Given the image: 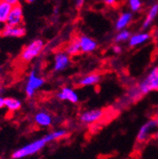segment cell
<instances>
[{"label": "cell", "instance_id": "1", "mask_svg": "<svg viewBox=\"0 0 158 159\" xmlns=\"http://www.w3.org/2000/svg\"><path fill=\"white\" fill-rule=\"evenodd\" d=\"M49 142L47 141V137L44 135L43 137L37 138L33 141L29 142L28 144L16 149L11 153L12 159H23L28 156L34 155L38 152H40Z\"/></svg>", "mask_w": 158, "mask_h": 159}, {"label": "cell", "instance_id": "2", "mask_svg": "<svg viewBox=\"0 0 158 159\" xmlns=\"http://www.w3.org/2000/svg\"><path fill=\"white\" fill-rule=\"evenodd\" d=\"M45 42L43 39L37 38L29 43L20 53V61L25 64H29L37 57H39L45 49Z\"/></svg>", "mask_w": 158, "mask_h": 159}, {"label": "cell", "instance_id": "3", "mask_svg": "<svg viewBox=\"0 0 158 159\" xmlns=\"http://www.w3.org/2000/svg\"><path fill=\"white\" fill-rule=\"evenodd\" d=\"M46 84V80L40 75L37 69H31L28 75L26 84H25V94L29 98H32L36 92L41 89Z\"/></svg>", "mask_w": 158, "mask_h": 159}, {"label": "cell", "instance_id": "4", "mask_svg": "<svg viewBox=\"0 0 158 159\" xmlns=\"http://www.w3.org/2000/svg\"><path fill=\"white\" fill-rule=\"evenodd\" d=\"M136 86L142 96H146L153 91H158V66L151 68Z\"/></svg>", "mask_w": 158, "mask_h": 159}, {"label": "cell", "instance_id": "5", "mask_svg": "<svg viewBox=\"0 0 158 159\" xmlns=\"http://www.w3.org/2000/svg\"><path fill=\"white\" fill-rule=\"evenodd\" d=\"M158 131V124L154 117L150 118L138 130L136 134V141L137 143H145L149 139L155 135L156 132Z\"/></svg>", "mask_w": 158, "mask_h": 159}, {"label": "cell", "instance_id": "6", "mask_svg": "<svg viewBox=\"0 0 158 159\" xmlns=\"http://www.w3.org/2000/svg\"><path fill=\"white\" fill-rule=\"evenodd\" d=\"M104 116V111L98 108L88 109L81 113L79 116V120L84 125H92L100 120H102Z\"/></svg>", "mask_w": 158, "mask_h": 159}, {"label": "cell", "instance_id": "7", "mask_svg": "<svg viewBox=\"0 0 158 159\" xmlns=\"http://www.w3.org/2000/svg\"><path fill=\"white\" fill-rule=\"evenodd\" d=\"M71 65V57L65 51L59 50L54 54L53 57V71L63 72L66 70Z\"/></svg>", "mask_w": 158, "mask_h": 159}, {"label": "cell", "instance_id": "8", "mask_svg": "<svg viewBox=\"0 0 158 159\" xmlns=\"http://www.w3.org/2000/svg\"><path fill=\"white\" fill-rule=\"evenodd\" d=\"M56 98L59 101L62 102H69L70 103H78L80 102V96L78 92L72 88L71 86H63L59 92L56 94Z\"/></svg>", "mask_w": 158, "mask_h": 159}, {"label": "cell", "instance_id": "9", "mask_svg": "<svg viewBox=\"0 0 158 159\" xmlns=\"http://www.w3.org/2000/svg\"><path fill=\"white\" fill-rule=\"evenodd\" d=\"M26 28L24 26H2L0 29V35L5 38H21L26 35Z\"/></svg>", "mask_w": 158, "mask_h": 159}, {"label": "cell", "instance_id": "10", "mask_svg": "<svg viewBox=\"0 0 158 159\" xmlns=\"http://www.w3.org/2000/svg\"><path fill=\"white\" fill-rule=\"evenodd\" d=\"M34 123L40 128H49L53 124V116L47 110H39L33 116Z\"/></svg>", "mask_w": 158, "mask_h": 159}, {"label": "cell", "instance_id": "11", "mask_svg": "<svg viewBox=\"0 0 158 159\" xmlns=\"http://www.w3.org/2000/svg\"><path fill=\"white\" fill-rule=\"evenodd\" d=\"M77 39L79 41V44H80L82 53H92V52L96 51L98 48L97 42L95 39H93L92 37H90L88 35L82 34Z\"/></svg>", "mask_w": 158, "mask_h": 159}, {"label": "cell", "instance_id": "12", "mask_svg": "<svg viewBox=\"0 0 158 159\" xmlns=\"http://www.w3.org/2000/svg\"><path fill=\"white\" fill-rule=\"evenodd\" d=\"M24 21V11L22 5L14 6L11 8V12L9 14L6 25L8 26H23Z\"/></svg>", "mask_w": 158, "mask_h": 159}, {"label": "cell", "instance_id": "13", "mask_svg": "<svg viewBox=\"0 0 158 159\" xmlns=\"http://www.w3.org/2000/svg\"><path fill=\"white\" fill-rule=\"evenodd\" d=\"M151 38V34L148 31L134 33V34H132V36L130 37L128 41V45L130 48H136L138 46L147 43Z\"/></svg>", "mask_w": 158, "mask_h": 159}, {"label": "cell", "instance_id": "14", "mask_svg": "<svg viewBox=\"0 0 158 159\" xmlns=\"http://www.w3.org/2000/svg\"><path fill=\"white\" fill-rule=\"evenodd\" d=\"M133 12H131V11H124V12L120 13L115 22V29L117 31L126 30V28L133 21Z\"/></svg>", "mask_w": 158, "mask_h": 159}, {"label": "cell", "instance_id": "15", "mask_svg": "<svg viewBox=\"0 0 158 159\" xmlns=\"http://www.w3.org/2000/svg\"><path fill=\"white\" fill-rule=\"evenodd\" d=\"M102 80V75L98 73H90L83 76L78 81V85L81 87H89L97 84Z\"/></svg>", "mask_w": 158, "mask_h": 159}, {"label": "cell", "instance_id": "16", "mask_svg": "<svg viewBox=\"0 0 158 159\" xmlns=\"http://www.w3.org/2000/svg\"><path fill=\"white\" fill-rule=\"evenodd\" d=\"M157 15H158V3H154L149 9L147 15L142 23V30H144V31H146L151 28Z\"/></svg>", "mask_w": 158, "mask_h": 159}, {"label": "cell", "instance_id": "17", "mask_svg": "<svg viewBox=\"0 0 158 159\" xmlns=\"http://www.w3.org/2000/svg\"><path fill=\"white\" fill-rule=\"evenodd\" d=\"M11 8L12 7L8 4L5 0H0V26L6 25Z\"/></svg>", "mask_w": 158, "mask_h": 159}, {"label": "cell", "instance_id": "18", "mask_svg": "<svg viewBox=\"0 0 158 159\" xmlns=\"http://www.w3.org/2000/svg\"><path fill=\"white\" fill-rule=\"evenodd\" d=\"M22 102L20 99L12 97L5 98V108L10 112H17L21 109Z\"/></svg>", "mask_w": 158, "mask_h": 159}, {"label": "cell", "instance_id": "19", "mask_svg": "<svg viewBox=\"0 0 158 159\" xmlns=\"http://www.w3.org/2000/svg\"><path fill=\"white\" fill-rule=\"evenodd\" d=\"M67 134H68V133L65 129H59V130H54V131H51V132L46 134L45 136L47 137V141L50 143V142L60 140V139L66 137Z\"/></svg>", "mask_w": 158, "mask_h": 159}, {"label": "cell", "instance_id": "20", "mask_svg": "<svg viewBox=\"0 0 158 159\" xmlns=\"http://www.w3.org/2000/svg\"><path fill=\"white\" fill-rule=\"evenodd\" d=\"M142 97L143 96L140 94V92H139V90H138L136 84H133L131 87H129L125 98H126L127 101L129 102V103H134L137 101H139V99Z\"/></svg>", "mask_w": 158, "mask_h": 159}, {"label": "cell", "instance_id": "21", "mask_svg": "<svg viewBox=\"0 0 158 159\" xmlns=\"http://www.w3.org/2000/svg\"><path fill=\"white\" fill-rule=\"evenodd\" d=\"M65 51L70 57L76 56V55H78V54L82 53V52H81V47H80V44H79V41H78V39H77V38L73 39L72 41H70V42L68 43V45L66 46Z\"/></svg>", "mask_w": 158, "mask_h": 159}, {"label": "cell", "instance_id": "22", "mask_svg": "<svg viewBox=\"0 0 158 159\" xmlns=\"http://www.w3.org/2000/svg\"><path fill=\"white\" fill-rule=\"evenodd\" d=\"M132 36V33L128 30H123L120 31H117V33L114 37V41L115 44H120L129 41L130 37Z\"/></svg>", "mask_w": 158, "mask_h": 159}, {"label": "cell", "instance_id": "23", "mask_svg": "<svg viewBox=\"0 0 158 159\" xmlns=\"http://www.w3.org/2000/svg\"><path fill=\"white\" fill-rule=\"evenodd\" d=\"M128 5L131 12H137L142 9L141 0H128Z\"/></svg>", "mask_w": 158, "mask_h": 159}, {"label": "cell", "instance_id": "24", "mask_svg": "<svg viewBox=\"0 0 158 159\" xmlns=\"http://www.w3.org/2000/svg\"><path fill=\"white\" fill-rule=\"evenodd\" d=\"M112 49H113V52L115 54H120L122 52V47L120 45H118V44L114 45L113 48H112Z\"/></svg>", "mask_w": 158, "mask_h": 159}, {"label": "cell", "instance_id": "25", "mask_svg": "<svg viewBox=\"0 0 158 159\" xmlns=\"http://www.w3.org/2000/svg\"><path fill=\"white\" fill-rule=\"evenodd\" d=\"M5 1L10 4L11 7H14V6H18V5H20V2H21V0H5Z\"/></svg>", "mask_w": 158, "mask_h": 159}, {"label": "cell", "instance_id": "26", "mask_svg": "<svg viewBox=\"0 0 158 159\" xmlns=\"http://www.w3.org/2000/svg\"><path fill=\"white\" fill-rule=\"evenodd\" d=\"M86 0H75V6L78 9H81L84 7V5L85 4Z\"/></svg>", "mask_w": 158, "mask_h": 159}, {"label": "cell", "instance_id": "27", "mask_svg": "<svg viewBox=\"0 0 158 159\" xmlns=\"http://www.w3.org/2000/svg\"><path fill=\"white\" fill-rule=\"evenodd\" d=\"M104 2V4L108 5V6H115L117 2V0H102Z\"/></svg>", "mask_w": 158, "mask_h": 159}, {"label": "cell", "instance_id": "28", "mask_svg": "<svg viewBox=\"0 0 158 159\" xmlns=\"http://www.w3.org/2000/svg\"><path fill=\"white\" fill-rule=\"evenodd\" d=\"M5 108V98L3 96H0V109Z\"/></svg>", "mask_w": 158, "mask_h": 159}, {"label": "cell", "instance_id": "29", "mask_svg": "<svg viewBox=\"0 0 158 159\" xmlns=\"http://www.w3.org/2000/svg\"><path fill=\"white\" fill-rule=\"evenodd\" d=\"M3 93H4V87L2 86L1 84H0V96H2Z\"/></svg>", "mask_w": 158, "mask_h": 159}, {"label": "cell", "instance_id": "30", "mask_svg": "<svg viewBox=\"0 0 158 159\" xmlns=\"http://www.w3.org/2000/svg\"><path fill=\"white\" fill-rule=\"evenodd\" d=\"M25 1H26L27 3H29V4H31V3H34V2H36L37 0H25Z\"/></svg>", "mask_w": 158, "mask_h": 159}, {"label": "cell", "instance_id": "31", "mask_svg": "<svg viewBox=\"0 0 158 159\" xmlns=\"http://www.w3.org/2000/svg\"><path fill=\"white\" fill-rule=\"evenodd\" d=\"M155 119H156V121H157V124H158V112H156V114H155V116H153Z\"/></svg>", "mask_w": 158, "mask_h": 159}, {"label": "cell", "instance_id": "32", "mask_svg": "<svg viewBox=\"0 0 158 159\" xmlns=\"http://www.w3.org/2000/svg\"><path fill=\"white\" fill-rule=\"evenodd\" d=\"M58 11H59V10H58V8H56V9L54 10V12H55V13H58Z\"/></svg>", "mask_w": 158, "mask_h": 159}, {"label": "cell", "instance_id": "33", "mask_svg": "<svg viewBox=\"0 0 158 159\" xmlns=\"http://www.w3.org/2000/svg\"><path fill=\"white\" fill-rule=\"evenodd\" d=\"M154 136H155V137H156V138L158 139V131L156 132V134H155V135H154Z\"/></svg>", "mask_w": 158, "mask_h": 159}, {"label": "cell", "instance_id": "34", "mask_svg": "<svg viewBox=\"0 0 158 159\" xmlns=\"http://www.w3.org/2000/svg\"><path fill=\"white\" fill-rule=\"evenodd\" d=\"M1 72H2V68L0 67V74H1Z\"/></svg>", "mask_w": 158, "mask_h": 159}]
</instances>
